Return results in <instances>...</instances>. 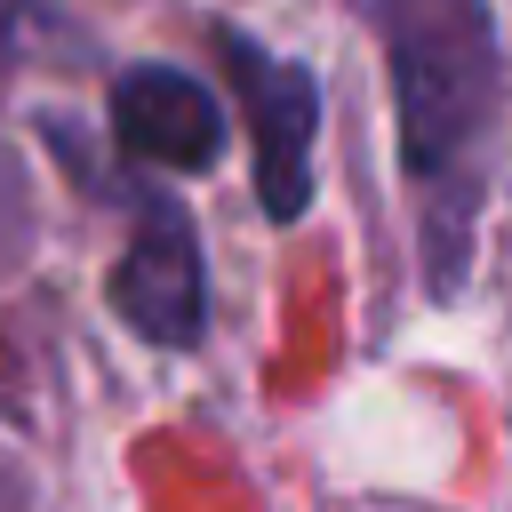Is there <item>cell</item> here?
Returning a JSON list of instances; mask_svg holds the SVG:
<instances>
[{
    "label": "cell",
    "instance_id": "cell-2",
    "mask_svg": "<svg viewBox=\"0 0 512 512\" xmlns=\"http://www.w3.org/2000/svg\"><path fill=\"white\" fill-rule=\"evenodd\" d=\"M216 64H224V104L248 128L256 200H264L272 224H296L312 208V144H320V80H312V64L272 56L240 24H216Z\"/></svg>",
    "mask_w": 512,
    "mask_h": 512
},
{
    "label": "cell",
    "instance_id": "cell-4",
    "mask_svg": "<svg viewBox=\"0 0 512 512\" xmlns=\"http://www.w3.org/2000/svg\"><path fill=\"white\" fill-rule=\"evenodd\" d=\"M104 112H112V144L136 168L200 176V168L224 160V104L184 64H128V72H112Z\"/></svg>",
    "mask_w": 512,
    "mask_h": 512
},
{
    "label": "cell",
    "instance_id": "cell-1",
    "mask_svg": "<svg viewBox=\"0 0 512 512\" xmlns=\"http://www.w3.org/2000/svg\"><path fill=\"white\" fill-rule=\"evenodd\" d=\"M384 72H392V120H400V168L408 208L424 240L432 296L464 288V248L488 200V144L504 104V48L488 0H360Z\"/></svg>",
    "mask_w": 512,
    "mask_h": 512
},
{
    "label": "cell",
    "instance_id": "cell-3",
    "mask_svg": "<svg viewBox=\"0 0 512 512\" xmlns=\"http://www.w3.org/2000/svg\"><path fill=\"white\" fill-rule=\"evenodd\" d=\"M104 296L128 320V336H144L160 352H192L208 336V256H200V224L176 192L144 184L128 200V240H120V264L104 272Z\"/></svg>",
    "mask_w": 512,
    "mask_h": 512
}]
</instances>
